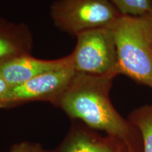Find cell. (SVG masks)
<instances>
[{
	"instance_id": "cell-6",
	"label": "cell",
	"mask_w": 152,
	"mask_h": 152,
	"mask_svg": "<svg viewBox=\"0 0 152 152\" xmlns=\"http://www.w3.org/2000/svg\"><path fill=\"white\" fill-rule=\"evenodd\" d=\"M66 67H72L70 54L54 60L40 59L31 54H23L0 62V77L13 87L42 73Z\"/></svg>"
},
{
	"instance_id": "cell-12",
	"label": "cell",
	"mask_w": 152,
	"mask_h": 152,
	"mask_svg": "<svg viewBox=\"0 0 152 152\" xmlns=\"http://www.w3.org/2000/svg\"><path fill=\"white\" fill-rule=\"evenodd\" d=\"M11 87V86L8 83L0 77V103Z\"/></svg>"
},
{
	"instance_id": "cell-5",
	"label": "cell",
	"mask_w": 152,
	"mask_h": 152,
	"mask_svg": "<svg viewBox=\"0 0 152 152\" xmlns=\"http://www.w3.org/2000/svg\"><path fill=\"white\" fill-rule=\"evenodd\" d=\"M76 72L66 67L42 73L23 84L11 87L0 103V109H10L33 102L54 104L73 80Z\"/></svg>"
},
{
	"instance_id": "cell-2",
	"label": "cell",
	"mask_w": 152,
	"mask_h": 152,
	"mask_svg": "<svg viewBox=\"0 0 152 152\" xmlns=\"http://www.w3.org/2000/svg\"><path fill=\"white\" fill-rule=\"evenodd\" d=\"M111 28L119 75L152 90V11L141 16L122 15Z\"/></svg>"
},
{
	"instance_id": "cell-11",
	"label": "cell",
	"mask_w": 152,
	"mask_h": 152,
	"mask_svg": "<svg viewBox=\"0 0 152 152\" xmlns=\"http://www.w3.org/2000/svg\"><path fill=\"white\" fill-rule=\"evenodd\" d=\"M8 152H56V151H49L37 143L21 142L13 145Z\"/></svg>"
},
{
	"instance_id": "cell-8",
	"label": "cell",
	"mask_w": 152,
	"mask_h": 152,
	"mask_svg": "<svg viewBox=\"0 0 152 152\" xmlns=\"http://www.w3.org/2000/svg\"><path fill=\"white\" fill-rule=\"evenodd\" d=\"M33 37L24 24L10 23L0 30V62L23 54H31Z\"/></svg>"
},
{
	"instance_id": "cell-3",
	"label": "cell",
	"mask_w": 152,
	"mask_h": 152,
	"mask_svg": "<svg viewBox=\"0 0 152 152\" xmlns=\"http://www.w3.org/2000/svg\"><path fill=\"white\" fill-rule=\"evenodd\" d=\"M75 37V47L70 56L76 73L115 77L119 75L116 45L111 28L86 30Z\"/></svg>"
},
{
	"instance_id": "cell-10",
	"label": "cell",
	"mask_w": 152,
	"mask_h": 152,
	"mask_svg": "<svg viewBox=\"0 0 152 152\" xmlns=\"http://www.w3.org/2000/svg\"><path fill=\"white\" fill-rule=\"evenodd\" d=\"M123 15L141 16L152 11V0H109Z\"/></svg>"
},
{
	"instance_id": "cell-1",
	"label": "cell",
	"mask_w": 152,
	"mask_h": 152,
	"mask_svg": "<svg viewBox=\"0 0 152 152\" xmlns=\"http://www.w3.org/2000/svg\"><path fill=\"white\" fill-rule=\"evenodd\" d=\"M115 77L76 73L53 105L90 128L119 139L126 144L129 152H143L140 132L118 113L110 99Z\"/></svg>"
},
{
	"instance_id": "cell-4",
	"label": "cell",
	"mask_w": 152,
	"mask_h": 152,
	"mask_svg": "<svg viewBox=\"0 0 152 152\" xmlns=\"http://www.w3.org/2000/svg\"><path fill=\"white\" fill-rule=\"evenodd\" d=\"M51 15L56 27L76 36L86 30L111 26L122 16L109 0H58Z\"/></svg>"
},
{
	"instance_id": "cell-7",
	"label": "cell",
	"mask_w": 152,
	"mask_h": 152,
	"mask_svg": "<svg viewBox=\"0 0 152 152\" xmlns=\"http://www.w3.org/2000/svg\"><path fill=\"white\" fill-rule=\"evenodd\" d=\"M56 152H129L119 139L100 135L85 125L73 123Z\"/></svg>"
},
{
	"instance_id": "cell-13",
	"label": "cell",
	"mask_w": 152,
	"mask_h": 152,
	"mask_svg": "<svg viewBox=\"0 0 152 152\" xmlns=\"http://www.w3.org/2000/svg\"><path fill=\"white\" fill-rule=\"evenodd\" d=\"M9 24H10V23H8L5 21V20H1V19H0V30L4 29V28H7Z\"/></svg>"
},
{
	"instance_id": "cell-9",
	"label": "cell",
	"mask_w": 152,
	"mask_h": 152,
	"mask_svg": "<svg viewBox=\"0 0 152 152\" xmlns=\"http://www.w3.org/2000/svg\"><path fill=\"white\" fill-rule=\"evenodd\" d=\"M128 119L140 133L142 151L152 152V105H145L134 109Z\"/></svg>"
}]
</instances>
